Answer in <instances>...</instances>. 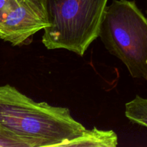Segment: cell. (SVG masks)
Segmentation results:
<instances>
[{
  "instance_id": "6da1fadb",
  "label": "cell",
  "mask_w": 147,
  "mask_h": 147,
  "mask_svg": "<svg viewBox=\"0 0 147 147\" xmlns=\"http://www.w3.org/2000/svg\"><path fill=\"white\" fill-rule=\"evenodd\" d=\"M0 128L22 137L47 141L50 147L80 136L86 129L67 108L35 102L9 84L0 86Z\"/></svg>"
},
{
  "instance_id": "7a4b0ae2",
  "label": "cell",
  "mask_w": 147,
  "mask_h": 147,
  "mask_svg": "<svg viewBox=\"0 0 147 147\" xmlns=\"http://www.w3.org/2000/svg\"><path fill=\"white\" fill-rule=\"evenodd\" d=\"M48 26L42 42L49 50L65 49L83 56L99 36L108 0H40Z\"/></svg>"
},
{
  "instance_id": "3957f363",
  "label": "cell",
  "mask_w": 147,
  "mask_h": 147,
  "mask_svg": "<svg viewBox=\"0 0 147 147\" xmlns=\"http://www.w3.org/2000/svg\"><path fill=\"white\" fill-rule=\"evenodd\" d=\"M98 37L133 78L147 80V19L135 1L114 0L107 6Z\"/></svg>"
},
{
  "instance_id": "277c9868",
  "label": "cell",
  "mask_w": 147,
  "mask_h": 147,
  "mask_svg": "<svg viewBox=\"0 0 147 147\" xmlns=\"http://www.w3.org/2000/svg\"><path fill=\"white\" fill-rule=\"evenodd\" d=\"M48 26L46 12L40 0H16L0 23V39L12 46L28 45L33 34Z\"/></svg>"
},
{
  "instance_id": "5b68a950",
  "label": "cell",
  "mask_w": 147,
  "mask_h": 147,
  "mask_svg": "<svg viewBox=\"0 0 147 147\" xmlns=\"http://www.w3.org/2000/svg\"><path fill=\"white\" fill-rule=\"evenodd\" d=\"M118 140L112 130L85 129L80 136L60 144L58 147H116Z\"/></svg>"
},
{
  "instance_id": "8992f818",
  "label": "cell",
  "mask_w": 147,
  "mask_h": 147,
  "mask_svg": "<svg viewBox=\"0 0 147 147\" xmlns=\"http://www.w3.org/2000/svg\"><path fill=\"white\" fill-rule=\"evenodd\" d=\"M47 141L17 136L0 128V147H50Z\"/></svg>"
},
{
  "instance_id": "52a82bcc",
  "label": "cell",
  "mask_w": 147,
  "mask_h": 147,
  "mask_svg": "<svg viewBox=\"0 0 147 147\" xmlns=\"http://www.w3.org/2000/svg\"><path fill=\"white\" fill-rule=\"evenodd\" d=\"M125 114L132 122L147 128V98L135 96L125 104Z\"/></svg>"
},
{
  "instance_id": "ba28073f",
  "label": "cell",
  "mask_w": 147,
  "mask_h": 147,
  "mask_svg": "<svg viewBox=\"0 0 147 147\" xmlns=\"http://www.w3.org/2000/svg\"><path fill=\"white\" fill-rule=\"evenodd\" d=\"M16 0H0V23L14 5Z\"/></svg>"
}]
</instances>
